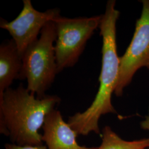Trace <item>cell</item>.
<instances>
[{
  "instance_id": "1",
  "label": "cell",
  "mask_w": 149,
  "mask_h": 149,
  "mask_svg": "<svg viewBox=\"0 0 149 149\" xmlns=\"http://www.w3.org/2000/svg\"><path fill=\"white\" fill-rule=\"evenodd\" d=\"M115 5L114 0L108 1L99 26L103 45L98 91L85 111L77 112L68 119V124L79 135L87 136L92 132L100 134L98 123L102 116L117 113L111 101L112 94L117 85L120 66L116 42V24L120 13Z\"/></svg>"
},
{
  "instance_id": "2",
  "label": "cell",
  "mask_w": 149,
  "mask_h": 149,
  "mask_svg": "<svg viewBox=\"0 0 149 149\" xmlns=\"http://www.w3.org/2000/svg\"><path fill=\"white\" fill-rule=\"evenodd\" d=\"M60 102L56 95L36 98L22 84L16 89L8 88L0 97V133L8 136L12 144L42 145L39 130Z\"/></svg>"
},
{
  "instance_id": "3",
  "label": "cell",
  "mask_w": 149,
  "mask_h": 149,
  "mask_svg": "<svg viewBox=\"0 0 149 149\" xmlns=\"http://www.w3.org/2000/svg\"><path fill=\"white\" fill-rule=\"evenodd\" d=\"M57 38L54 22L43 27L40 37L22 55V68L19 79L27 81V88L37 98L46 95L58 72L54 42Z\"/></svg>"
},
{
  "instance_id": "4",
  "label": "cell",
  "mask_w": 149,
  "mask_h": 149,
  "mask_svg": "<svg viewBox=\"0 0 149 149\" xmlns=\"http://www.w3.org/2000/svg\"><path fill=\"white\" fill-rule=\"evenodd\" d=\"M101 19L102 15L74 18L59 16L54 21L57 33L55 51L58 73L76 64Z\"/></svg>"
},
{
  "instance_id": "5",
  "label": "cell",
  "mask_w": 149,
  "mask_h": 149,
  "mask_svg": "<svg viewBox=\"0 0 149 149\" xmlns=\"http://www.w3.org/2000/svg\"><path fill=\"white\" fill-rule=\"evenodd\" d=\"M143 10L136 22L133 37L125 53L120 57L119 72L114 93L122 96L124 88L132 82L138 70H149V0L141 1Z\"/></svg>"
},
{
  "instance_id": "6",
  "label": "cell",
  "mask_w": 149,
  "mask_h": 149,
  "mask_svg": "<svg viewBox=\"0 0 149 149\" xmlns=\"http://www.w3.org/2000/svg\"><path fill=\"white\" fill-rule=\"evenodd\" d=\"M23 7L20 13L12 21L1 18L0 27L9 32L22 57L48 22L54 21L60 16L58 8L49 9L45 12L36 10L31 0H23Z\"/></svg>"
},
{
  "instance_id": "7",
  "label": "cell",
  "mask_w": 149,
  "mask_h": 149,
  "mask_svg": "<svg viewBox=\"0 0 149 149\" xmlns=\"http://www.w3.org/2000/svg\"><path fill=\"white\" fill-rule=\"evenodd\" d=\"M42 128V140L47 149H98V147L80 145L76 140L79 135L64 121L57 109H54L47 116Z\"/></svg>"
},
{
  "instance_id": "8",
  "label": "cell",
  "mask_w": 149,
  "mask_h": 149,
  "mask_svg": "<svg viewBox=\"0 0 149 149\" xmlns=\"http://www.w3.org/2000/svg\"><path fill=\"white\" fill-rule=\"evenodd\" d=\"M22 68V58L14 41L3 42L0 46V97L13 80L19 79Z\"/></svg>"
},
{
  "instance_id": "9",
  "label": "cell",
  "mask_w": 149,
  "mask_h": 149,
  "mask_svg": "<svg viewBox=\"0 0 149 149\" xmlns=\"http://www.w3.org/2000/svg\"><path fill=\"white\" fill-rule=\"evenodd\" d=\"M102 135V142L98 149H146L149 148V139L126 141L109 126L103 129Z\"/></svg>"
},
{
  "instance_id": "10",
  "label": "cell",
  "mask_w": 149,
  "mask_h": 149,
  "mask_svg": "<svg viewBox=\"0 0 149 149\" xmlns=\"http://www.w3.org/2000/svg\"><path fill=\"white\" fill-rule=\"evenodd\" d=\"M5 149H47L46 146L39 145V146H21L14 144H6L5 145Z\"/></svg>"
},
{
  "instance_id": "11",
  "label": "cell",
  "mask_w": 149,
  "mask_h": 149,
  "mask_svg": "<svg viewBox=\"0 0 149 149\" xmlns=\"http://www.w3.org/2000/svg\"><path fill=\"white\" fill-rule=\"evenodd\" d=\"M141 128L144 130H149V115L146 116L145 118V119L144 121L141 122L140 123Z\"/></svg>"
}]
</instances>
